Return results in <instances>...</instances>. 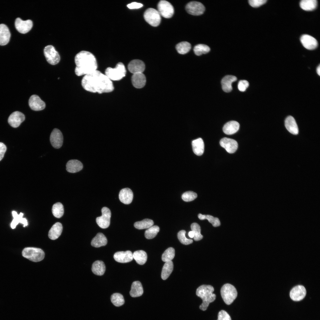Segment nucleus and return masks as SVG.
I'll use <instances>...</instances> for the list:
<instances>
[{
	"label": "nucleus",
	"instance_id": "nucleus-1",
	"mask_svg": "<svg viewBox=\"0 0 320 320\" xmlns=\"http://www.w3.org/2000/svg\"><path fill=\"white\" fill-rule=\"evenodd\" d=\"M81 85L87 91L99 94L112 92L114 88L112 81L105 74L97 70L84 75L81 80Z\"/></svg>",
	"mask_w": 320,
	"mask_h": 320
},
{
	"label": "nucleus",
	"instance_id": "nucleus-2",
	"mask_svg": "<svg viewBox=\"0 0 320 320\" xmlns=\"http://www.w3.org/2000/svg\"><path fill=\"white\" fill-rule=\"evenodd\" d=\"M75 73L78 76L89 74L97 70V65L94 55L90 52L82 51L75 57Z\"/></svg>",
	"mask_w": 320,
	"mask_h": 320
},
{
	"label": "nucleus",
	"instance_id": "nucleus-3",
	"mask_svg": "<svg viewBox=\"0 0 320 320\" xmlns=\"http://www.w3.org/2000/svg\"><path fill=\"white\" fill-rule=\"evenodd\" d=\"M213 287L210 285H202L199 287L196 290V295L201 298L202 303L199 306V308L203 311L206 310L210 303L215 299L216 295L213 293Z\"/></svg>",
	"mask_w": 320,
	"mask_h": 320
},
{
	"label": "nucleus",
	"instance_id": "nucleus-4",
	"mask_svg": "<svg viewBox=\"0 0 320 320\" xmlns=\"http://www.w3.org/2000/svg\"><path fill=\"white\" fill-rule=\"evenodd\" d=\"M126 73L125 66L121 62L118 63L115 68H107L105 71V74L111 81L121 80L125 76Z\"/></svg>",
	"mask_w": 320,
	"mask_h": 320
},
{
	"label": "nucleus",
	"instance_id": "nucleus-5",
	"mask_svg": "<svg viewBox=\"0 0 320 320\" xmlns=\"http://www.w3.org/2000/svg\"><path fill=\"white\" fill-rule=\"evenodd\" d=\"M221 297L225 303L229 305L232 303L237 296V292L236 288L233 285L229 284H224L220 290Z\"/></svg>",
	"mask_w": 320,
	"mask_h": 320
},
{
	"label": "nucleus",
	"instance_id": "nucleus-6",
	"mask_svg": "<svg viewBox=\"0 0 320 320\" xmlns=\"http://www.w3.org/2000/svg\"><path fill=\"white\" fill-rule=\"evenodd\" d=\"M23 257L34 262H38L43 259L44 253L41 249L33 247L25 248L22 251Z\"/></svg>",
	"mask_w": 320,
	"mask_h": 320
},
{
	"label": "nucleus",
	"instance_id": "nucleus-7",
	"mask_svg": "<svg viewBox=\"0 0 320 320\" xmlns=\"http://www.w3.org/2000/svg\"><path fill=\"white\" fill-rule=\"evenodd\" d=\"M144 18L146 21L151 25L156 27L161 21V15L158 10L153 8H149L145 12Z\"/></svg>",
	"mask_w": 320,
	"mask_h": 320
},
{
	"label": "nucleus",
	"instance_id": "nucleus-8",
	"mask_svg": "<svg viewBox=\"0 0 320 320\" xmlns=\"http://www.w3.org/2000/svg\"><path fill=\"white\" fill-rule=\"evenodd\" d=\"M44 55L47 62L52 65L58 63L60 60V55L54 47L51 45L46 46L44 50Z\"/></svg>",
	"mask_w": 320,
	"mask_h": 320
},
{
	"label": "nucleus",
	"instance_id": "nucleus-9",
	"mask_svg": "<svg viewBox=\"0 0 320 320\" xmlns=\"http://www.w3.org/2000/svg\"><path fill=\"white\" fill-rule=\"evenodd\" d=\"M158 11L160 15L164 18H171L174 13L173 6L168 1L165 0H161L157 5Z\"/></svg>",
	"mask_w": 320,
	"mask_h": 320
},
{
	"label": "nucleus",
	"instance_id": "nucleus-10",
	"mask_svg": "<svg viewBox=\"0 0 320 320\" xmlns=\"http://www.w3.org/2000/svg\"><path fill=\"white\" fill-rule=\"evenodd\" d=\"M102 215L97 217L96 222L98 226L102 228H106L110 224L111 213L110 210L106 207H103L101 209Z\"/></svg>",
	"mask_w": 320,
	"mask_h": 320
},
{
	"label": "nucleus",
	"instance_id": "nucleus-11",
	"mask_svg": "<svg viewBox=\"0 0 320 320\" xmlns=\"http://www.w3.org/2000/svg\"><path fill=\"white\" fill-rule=\"evenodd\" d=\"M185 9L189 14L193 15H199L202 14L205 10V7L201 3L196 1L189 2L186 6Z\"/></svg>",
	"mask_w": 320,
	"mask_h": 320
},
{
	"label": "nucleus",
	"instance_id": "nucleus-12",
	"mask_svg": "<svg viewBox=\"0 0 320 320\" xmlns=\"http://www.w3.org/2000/svg\"><path fill=\"white\" fill-rule=\"evenodd\" d=\"M33 25V22L30 20H23L20 18H17L15 20V28L21 33L25 34L28 32L31 29Z\"/></svg>",
	"mask_w": 320,
	"mask_h": 320
},
{
	"label": "nucleus",
	"instance_id": "nucleus-13",
	"mask_svg": "<svg viewBox=\"0 0 320 320\" xmlns=\"http://www.w3.org/2000/svg\"><path fill=\"white\" fill-rule=\"evenodd\" d=\"M63 134L59 129H54L52 131L50 137L51 143L54 148L58 149L62 145L63 142Z\"/></svg>",
	"mask_w": 320,
	"mask_h": 320
},
{
	"label": "nucleus",
	"instance_id": "nucleus-14",
	"mask_svg": "<svg viewBox=\"0 0 320 320\" xmlns=\"http://www.w3.org/2000/svg\"><path fill=\"white\" fill-rule=\"evenodd\" d=\"M306 291L303 286L298 285L294 287L290 292V296L293 300L298 301L303 300L305 297Z\"/></svg>",
	"mask_w": 320,
	"mask_h": 320
},
{
	"label": "nucleus",
	"instance_id": "nucleus-15",
	"mask_svg": "<svg viewBox=\"0 0 320 320\" xmlns=\"http://www.w3.org/2000/svg\"><path fill=\"white\" fill-rule=\"evenodd\" d=\"M25 118V116L23 113L15 111L10 115L8 118V122L11 127L17 128L24 121Z\"/></svg>",
	"mask_w": 320,
	"mask_h": 320
},
{
	"label": "nucleus",
	"instance_id": "nucleus-16",
	"mask_svg": "<svg viewBox=\"0 0 320 320\" xmlns=\"http://www.w3.org/2000/svg\"><path fill=\"white\" fill-rule=\"evenodd\" d=\"M28 104L31 108L34 111H40L45 107V103L38 95H33L30 97Z\"/></svg>",
	"mask_w": 320,
	"mask_h": 320
},
{
	"label": "nucleus",
	"instance_id": "nucleus-17",
	"mask_svg": "<svg viewBox=\"0 0 320 320\" xmlns=\"http://www.w3.org/2000/svg\"><path fill=\"white\" fill-rule=\"evenodd\" d=\"M220 143L222 147L230 153H234L238 147V143L235 140L227 137L222 138L220 140Z\"/></svg>",
	"mask_w": 320,
	"mask_h": 320
},
{
	"label": "nucleus",
	"instance_id": "nucleus-18",
	"mask_svg": "<svg viewBox=\"0 0 320 320\" xmlns=\"http://www.w3.org/2000/svg\"><path fill=\"white\" fill-rule=\"evenodd\" d=\"M128 68L129 72L133 74L143 73L145 70V65L144 63L141 60L135 59L129 63Z\"/></svg>",
	"mask_w": 320,
	"mask_h": 320
},
{
	"label": "nucleus",
	"instance_id": "nucleus-19",
	"mask_svg": "<svg viewBox=\"0 0 320 320\" xmlns=\"http://www.w3.org/2000/svg\"><path fill=\"white\" fill-rule=\"evenodd\" d=\"M300 40L303 46L309 50L315 49L318 45L317 40L313 37L308 34L302 36Z\"/></svg>",
	"mask_w": 320,
	"mask_h": 320
},
{
	"label": "nucleus",
	"instance_id": "nucleus-20",
	"mask_svg": "<svg viewBox=\"0 0 320 320\" xmlns=\"http://www.w3.org/2000/svg\"><path fill=\"white\" fill-rule=\"evenodd\" d=\"M113 257L117 262L124 263L130 262L133 260V253L130 251H119L116 252Z\"/></svg>",
	"mask_w": 320,
	"mask_h": 320
},
{
	"label": "nucleus",
	"instance_id": "nucleus-21",
	"mask_svg": "<svg viewBox=\"0 0 320 320\" xmlns=\"http://www.w3.org/2000/svg\"><path fill=\"white\" fill-rule=\"evenodd\" d=\"M133 193L129 188H125L121 190L119 194L120 201L125 204H129L132 202L133 198Z\"/></svg>",
	"mask_w": 320,
	"mask_h": 320
},
{
	"label": "nucleus",
	"instance_id": "nucleus-22",
	"mask_svg": "<svg viewBox=\"0 0 320 320\" xmlns=\"http://www.w3.org/2000/svg\"><path fill=\"white\" fill-rule=\"evenodd\" d=\"M131 80L133 85L137 89L143 87L146 82L145 76L143 73L133 74L132 76Z\"/></svg>",
	"mask_w": 320,
	"mask_h": 320
},
{
	"label": "nucleus",
	"instance_id": "nucleus-23",
	"mask_svg": "<svg viewBox=\"0 0 320 320\" xmlns=\"http://www.w3.org/2000/svg\"><path fill=\"white\" fill-rule=\"evenodd\" d=\"M11 36L9 30L5 25L0 24V45L4 46L9 42Z\"/></svg>",
	"mask_w": 320,
	"mask_h": 320
},
{
	"label": "nucleus",
	"instance_id": "nucleus-24",
	"mask_svg": "<svg viewBox=\"0 0 320 320\" xmlns=\"http://www.w3.org/2000/svg\"><path fill=\"white\" fill-rule=\"evenodd\" d=\"M236 80L237 78L234 76L228 75L224 77L221 81L222 87L223 91L226 92L231 91L232 89V83Z\"/></svg>",
	"mask_w": 320,
	"mask_h": 320
},
{
	"label": "nucleus",
	"instance_id": "nucleus-25",
	"mask_svg": "<svg viewBox=\"0 0 320 320\" xmlns=\"http://www.w3.org/2000/svg\"><path fill=\"white\" fill-rule=\"evenodd\" d=\"M83 168L81 162L76 159L69 160L66 164V169L70 173H74L81 171Z\"/></svg>",
	"mask_w": 320,
	"mask_h": 320
},
{
	"label": "nucleus",
	"instance_id": "nucleus-26",
	"mask_svg": "<svg viewBox=\"0 0 320 320\" xmlns=\"http://www.w3.org/2000/svg\"><path fill=\"white\" fill-rule=\"evenodd\" d=\"M285 126L290 133L296 135L298 133V127L294 118L291 116H288L285 119Z\"/></svg>",
	"mask_w": 320,
	"mask_h": 320
},
{
	"label": "nucleus",
	"instance_id": "nucleus-27",
	"mask_svg": "<svg viewBox=\"0 0 320 320\" xmlns=\"http://www.w3.org/2000/svg\"><path fill=\"white\" fill-rule=\"evenodd\" d=\"M239 124L236 121H232L226 123L223 127L224 132L228 135H231L236 133L239 128Z\"/></svg>",
	"mask_w": 320,
	"mask_h": 320
},
{
	"label": "nucleus",
	"instance_id": "nucleus-28",
	"mask_svg": "<svg viewBox=\"0 0 320 320\" xmlns=\"http://www.w3.org/2000/svg\"><path fill=\"white\" fill-rule=\"evenodd\" d=\"M62 230V224L59 222L56 223L50 229L48 233V236L51 239H56L60 235Z\"/></svg>",
	"mask_w": 320,
	"mask_h": 320
},
{
	"label": "nucleus",
	"instance_id": "nucleus-29",
	"mask_svg": "<svg viewBox=\"0 0 320 320\" xmlns=\"http://www.w3.org/2000/svg\"><path fill=\"white\" fill-rule=\"evenodd\" d=\"M12 215L14 218L11 223V227L12 229L15 228L16 225L19 223L23 224L24 225L23 226L24 227L28 225L27 220L26 218L23 217V213L20 212L18 215L16 211H13Z\"/></svg>",
	"mask_w": 320,
	"mask_h": 320
},
{
	"label": "nucleus",
	"instance_id": "nucleus-30",
	"mask_svg": "<svg viewBox=\"0 0 320 320\" xmlns=\"http://www.w3.org/2000/svg\"><path fill=\"white\" fill-rule=\"evenodd\" d=\"M143 292V289L140 281H136L132 283L129 292L131 296L133 297H138L141 296Z\"/></svg>",
	"mask_w": 320,
	"mask_h": 320
},
{
	"label": "nucleus",
	"instance_id": "nucleus-31",
	"mask_svg": "<svg viewBox=\"0 0 320 320\" xmlns=\"http://www.w3.org/2000/svg\"><path fill=\"white\" fill-rule=\"evenodd\" d=\"M193 151L197 156L202 155L204 151V143L201 138L193 140L192 143Z\"/></svg>",
	"mask_w": 320,
	"mask_h": 320
},
{
	"label": "nucleus",
	"instance_id": "nucleus-32",
	"mask_svg": "<svg viewBox=\"0 0 320 320\" xmlns=\"http://www.w3.org/2000/svg\"><path fill=\"white\" fill-rule=\"evenodd\" d=\"M107 243V240L105 236L102 233H99L92 239L91 244L95 247H99L105 245Z\"/></svg>",
	"mask_w": 320,
	"mask_h": 320
},
{
	"label": "nucleus",
	"instance_id": "nucleus-33",
	"mask_svg": "<svg viewBox=\"0 0 320 320\" xmlns=\"http://www.w3.org/2000/svg\"><path fill=\"white\" fill-rule=\"evenodd\" d=\"M92 270L93 273L98 276L103 275L105 270V266L104 262L101 260H97L92 265Z\"/></svg>",
	"mask_w": 320,
	"mask_h": 320
},
{
	"label": "nucleus",
	"instance_id": "nucleus-34",
	"mask_svg": "<svg viewBox=\"0 0 320 320\" xmlns=\"http://www.w3.org/2000/svg\"><path fill=\"white\" fill-rule=\"evenodd\" d=\"M133 257L138 264L143 265L146 262L147 256L146 252L142 250L135 251L133 253Z\"/></svg>",
	"mask_w": 320,
	"mask_h": 320
},
{
	"label": "nucleus",
	"instance_id": "nucleus-35",
	"mask_svg": "<svg viewBox=\"0 0 320 320\" xmlns=\"http://www.w3.org/2000/svg\"><path fill=\"white\" fill-rule=\"evenodd\" d=\"M317 2L316 0H303L300 2V7L307 11H312L316 9Z\"/></svg>",
	"mask_w": 320,
	"mask_h": 320
},
{
	"label": "nucleus",
	"instance_id": "nucleus-36",
	"mask_svg": "<svg viewBox=\"0 0 320 320\" xmlns=\"http://www.w3.org/2000/svg\"><path fill=\"white\" fill-rule=\"evenodd\" d=\"M173 269V264L172 261L166 262L163 266L161 277L164 280L166 279L172 272Z\"/></svg>",
	"mask_w": 320,
	"mask_h": 320
},
{
	"label": "nucleus",
	"instance_id": "nucleus-37",
	"mask_svg": "<svg viewBox=\"0 0 320 320\" xmlns=\"http://www.w3.org/2000/svg\"><path fill=\"white\" fill-rule=\"evenodd\" d=\"M191 48V44L187 41L180 42L176 46L177 52L181 54H185L188 52Z\"/></svg>",
	"mask_w": 320,
	"mask_h": 320
},
{
	"label": "nucleus",
	"instance_id": "nucleus-38",
	"mask_svg": "<svg viewBox=\"0 0 320 320\" xmlns=\"http://www.w3.org/2000/svg\"><path fill=\"white\" fill-rule=\"evenodd\" d=\"M153 224V220L149 219H145L141 221L135 222L134 226L138 229H142L149 228L152 226Z\"/></svg>",
	"mask_w": 320,
	"mask_h": 320
},
{
	"label": "nucleus",
	"instance_id": "nucleus-39",
	"mask_svg": "<svg viewBox=\"0 0 320 320\" xmlns=\"http://www.w3.org/2000/svg\"><path fill=\"white\" fill-rule=\"evenodd\" d=\"M52 212L53 215L56 217L60 218L63 215L64 209L63 205L60 202L55 204L52 208Z\"/></svg>",
	"mask_w": 320,
	"mask_h": 320
},
{
	"label": "nucleus",
	"instance_id": "nucleus-40",
	"mask_svg": "<svg viewBox=\"0 0 320 320\" xmlns=\"http://www.w3.org/2000/svg\"><path fill=\"white\" fill-rule=\"evenodd\" d=\"M111 299L113 305L116 307L123 305L125 302L123 296L121 294L118 293L113 294L111 296Z\"/></svg>",
	"mask_w": 320,
	"mask_h": 320
},
{
	"label": "nucleus",
	"instance_id": "nucleus-41",
	"mask_svg": "<svg viewBox=\"0 0 320 320\" xmlns=\"http://www.w3.org/2000/svg\"><path fill=\"white\" fill-rule=\"evenodd\" d=\"M198 217L201 220H207L208 221L211 223L213 226L214 227L219 226L220 225V223L219 219L217 217H214L212 215H203L201 214H199L198 215Z\"/></svg>",
	"mask_w": 320,
	"mask_h": 320
},
{
	"label": "nucleus",
	"instance_id": "nucleus-42",
	"mask_svg": "<svg viewBox=\"0 0 320 320\" xmlns=\"http://www.w3.org/2000/svg\"><path fill=\"white\" fill-rule=\"evenodd\" d=\"M209 47L207 45L199 44L195 46L193 51L196 55L200 56L202 54H206L210 51Z\"/></svg>",
	"mask_w": 320,
	"mask_h": 320
},
{
	"label": "nucleus",
	"instance_id": "nucleus-43",
	"mask_svg": "<svg viewBox=\"0 0 320 320\" xmlns=\"http://www.w3.org/2000/svg\"><path fill=\"white\" fill-rule=\"evenodd\" d=\"M175 255V249L172 247L167 248L163 253L162 255V260L165 262L171 261Z\"/></svg>",
	"mask_w": 320,
	"mask_h": 320
},
{
	"label": "nucleus",
	"instance_id": "nucleus-44",
	"mask_svg": "<svg viewBox=\"0 0 320 320\" xmlns=\"http://www.w3.org/2000/svg\"><path fill=\"white\" fill-rule=\"evenodd\" d=\"M159 230V228L157 225L152 226L145 231V237L148 239H153L156 236Z\"/></svg>",
	"mask_w": 320,
	"mask_h": 320
},
{
	"label": "nucleus",
	"instance_id": "nucleus-45",
	"mask_svg": "<svg viewBox=\"0 0 320 320\" xmlns=\"http://www.w3.org/2000/svg\"><path fill=\"white\" fill-rule=\"evenodd\" d=\"M191 227L192 231L194 233L193 238L194 240L198 241L201 239L203 236L201 234V228L199 225L196 223H193L191 224Z\"/></svg>",
	"mask_w": 320,
	"mask_h": 320
},
{
	"label": "nucleus",
	"instance_id": "nucleus-46",
	"mask_svg": "<svg viewBox=\"0 0 320 320\" xmlns=\"http://www.w3.org/2000/svg\"><path fill=\"white\" fill-rule=\"evenodd\" d=\"M186 231L184 230L179 231L177 233V237L180 242L185 245H188L193 243V241L188 239L185 236Z\"/></svg>",
	"mask_w": 320,
	"mask_h": 320
},
{
	"label": "nucleus",
	"instance_id": "nucleus-47",
	"mask_svg": "<svg viewBox=\"0 0 320 320\" xmlns=\"http://www.w3.org/2000/svg\"><path fill=\"white\" fill-rule=\"evenodd\" d=\"M197 196V194L192 191H188L184 193L182 196L183 200L186 202L192 201Z\"/></svg>",
	"mask_w": 320,
	"mask_h": 320
},
{
	"label": "nucleus",
	"instance_id": "nucleus-48",
	"mask_svg": "<svg viewBox=\"0 0 320 320\" xmlns=\"http://www.w3.org/2000/svg\"><path fill=\"white\" fill-rule=\"evenodd\" d=\"M217 320H231V319L230 315L226 311L222 310L218 313Z\"/></svg>",
	"mask_w": 320,
	"mask_h": 320
},
{
	"label": "nucleus",
	"instance_id": "nucleus-49",
	"mask_svg": "<svg viewBox=\"0 0 320 320\" xmlns=\"http://www.w3.org/2000/svg\"><path fill=\"white\" fill-rule=\"evenodd\" d=\"M267 0H249V3L253 7H258L265 3Z\"/></svg>",
	"mask_w": 320,
	"mask_h": 320
},
{
	"label": "nucleus",
	"instance_id": "nucleus-50",
	"mask_svg": "<svg viewBox=\"0 0 320 320\" xmlns=\"http://www.w3.org/2000/svg\"><path fill=\"white\" fill-rule=\"evenodd\" d=\"M249 86L248 82L246 80L240 81L238 84L239 90L241 92L245 91Z\"/></svg>",
	"mask_w": 320,
	"mask_h": 320
},
{
	"label": "nucleus",
	"instance_id": "nucleus-51",
	"mask_svg": "<svg viewBox=\"0 0 320 320\" xmlns=\"http://www.w3.org/2000/svg\"><path fill=\"white\" fill-rule=\"evenodd\" d=\"M142 4L136 2H133L127 5V7L129 9H139L143 6Z\"/></svg>",
	"mask_w": 320,
	"mask_h": 320
},
{
	"label": "nucleus",
	"instance_id": "nucleus-52",
	"mask_svg": "<svg viewBox=\"0 0 320 320\" xmlns=\"http://www.w3.org/2000/svg\"><path fill=\"white\" fill-rule=\"evenodd\" d=\"M7 149V147L4 144L0 142V161L3 158Z\"/></svg>",
	"mask_w": 320,
	"mask_h": 320
},
{
	"label": "nucleus",
	"instance_id": "nucleus-53",
	"mask_svg": "<svg viewBox=\"0 0 320 320\" xmlns=\"http://www.w3.org/2000/svg\"><path fill=\"white\" fill-rule=\"evenodd\" d=\"M188 235L190 238H193L194 236V233L193 231H190L188 233Z\"/></svg>",
	"mask_w": 320,
	"mask_h": 320
},
{
	"label": "nucleus",
	"instance_id": "nucleus-54",
	"mask_svg": "<svg viewBox=\"0 0 320 320\" xmlns=\"http://www.w3.org/2000/svg\"><path fill=\"white\" fill-rule=\"evenodd\" d=\"M316 72L319 76L320 75V65L318 66L316 69Z\"/></svg>",
	"mask_w": 320,
	"mask_h": 320
}]
</instances>
